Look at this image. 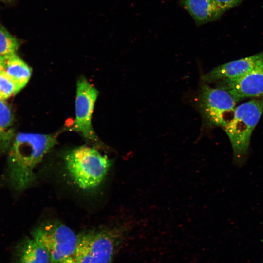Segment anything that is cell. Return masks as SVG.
<instances>
[{
    "mask_svg": "<svg viewBox=\"0 0 263 263\" xmlns=\"http://www.w3.org/2000/svg\"><path fill=\"white\" fill-rule=\"evenodd\" d=\"M57 135L18 133L7 150V177L11 187L23 191L33 183L37 167L56 143Z\"/></svg>",
    "mask_w": 263,
    "mask_h": 263,
    "instance_id": "1",
    "label": "cell"
},
{
    "mask_svg": "<svg viewBox=\"0 0 263 263\" xmlns=\"http://www.w3.org/2000/svg\"><path fill=\"white\" fill-rule=\"evenodd\" d=\"M66 169L75 184L84 190L95 189L103 182L112 163L109 157L96 148L77 147L64 156Z\"/></svg>",
    "mask_w": 263,
    "mask_h": 263,
    "instance_id": "2",
    "label": "cell"
},
{
    "mask_svg": "<svg viewBox=\"0 0 263 263\" xmlns=\"http://www.w3.org/2000/svg\"><path fill=\"white\" fill-rule=\"evenodd\" d=\"M128 229L88 230L77 235V242L73 256L78 263H112Z\"/></svg>",
    "mask_w": 263,
    "mask_h": 263,
    "instance_id": "3",
    "label": "cell"
},
{
    "mask_svg": "<svg viewBox=\"0 0 263 263\" xmlns=\"http://www.w3.org/2000/svg\"><path fill=\"white\" fill-rule=\"evenodd\" d=\"M263 101L253 99L235 108L232 119L223 129L227 134L233 151V161L238 165L246 161L251 136L262 113Z\"/></svg>",
    "mask_w": 263,
    "mask_h": 263,
    "instance_id": "4",
    "label": "cell"
},
{
    "mask_svg": "<svg viewBox=\"0 0 263 263\" xmlns=\"http://www.w3.org/2000/svg\"><path fill=\"white\" fill-rule=\"evenodd\" d=\"M195 102L204 125L208 128L225 127L233 117L236 107V102L228 92L204 82Z\"/></svg>",
    "mask_w": 263,
    "mask_h": 263,
    "instance_id": "5",
    "label": "cell"
},
{
    "mask_svg": "<svg viewBox=\"0 0 263 263\" xmlns=\"http://www.w3.org/2000/svg\"><path fill=\"white\" fill-rule=\"evenodd\" d=\"M31 237L46 250L51 263L73 257L77 242V235L57 220L42 222L32 230Z\"/></svg>",
    "mask_w": 263,
    "mask_h": 263,
    "instance_id": "6",
    "label": "cell"
},
{
    "mask_svg": "<svg viewBox=\"0 0 263 263\" xmlns=\"http://www.w3.org/2000/svg\"><path fill=\"white\" fill-rule=\"evenodd\" d=\"M98 94L95 87L85 78L77 81L75 117L71 129L79 133L89 142L100 145V141L92 124V115Z\"/></svg>",
    "mask_w": 263,
    "mask_h": 263,
    "instance_id": "7",
    "label": "cell"
},
{
    "mask_svg": "<svg viewBox=\"0 0 263 263\" xmlns=\"http://www.w3.org/2000/svg\"><path fill=\"white\" fill-rule=\"evenodd\" d=\"M263 64V52L230 61L216 67L202 76L206 83L234 81L240 78Z\"/></svg>",
    "mask_w": 263,
    "mask_h": 263,
    "instance_id": "8",
    "label": "cell"
},
{
    "mask_svg": "<svg viewBox=\"0 0 263 263\" xmlns=\"http://www.w3.org/2000/svg\"><path fill=\"white\" fill-rule=\"evenodd\" d=\"M228 92L235 101L263 94V64L240 78L217 82V87Z\"/></svg>",
    "mask_w": 263,
    "mask_h": 263,
    "instance_id": "9",
    "label": "cell"
},
{
    "mask_svg": "<svg viewBox=\"0 0 263 263\" xmlns=\"http://www.w3.org/2000/svg\"><path fill=\"white\" fill-rule=\"evenodd\" d=\"M12 253L11 263H51L46 250L31 237L18 242Z\"/></svg>",
    "mask_w": 263,
    "mask_h": 263,
    "instance_id": "10",
    "label": "cell"
},
{
    "mask_svg": "<svg viewBox=\"0 0 263 263\" xmlns=\"http://www.w3.org/2000/svg\"><path fill=\"white\" fill-rule=\"evenodd\" d=\"M180 4L197 26L216 21L225 13L214 0H181Z\"/></svg>",
    "mask_w": 263,
    "mask_h": 263,
    "instance_id": "11",
    "label": "cell"
},
{
    "mask_svg": "<svg viewBox=\"0 0 263 263\" xmlns=\"http://www.w3.org/2000/svg\"><path fill=\"white\" fill-rule=\"evenodd\" d=\"M3 71L14 82L19 92L30 80L31 68L16 53L3 58Z\"/></svg>",
    "mask_w": 263,
    "mask_h": 263,
    "instance_id": "12",
    "label": "cell"
},
{
    "mask_svg": "<svg viewBox=\"0 0 263 263\" xmlns=\"http://www.w3.org/2000/svg\"><path fill=\"white\" fill-rule=\"evenodd\" d=\"M16 134L11 110L5 101L0 100V154L7 151Z\"/></svg>",
    "mask_w": 263,
    "mask_h": 263,
    "instance_id": "13",
    "label": "cell"
},
{
    "mask_svg": "<svg viewBox=\"0 0 263 263\" xmlns=\"http://www.w3.org/2000/svg\"><path fill=\"white\" fill-rule=\"evenodd\" d=\"M19 46L18 40L0 25V58L16 54Z\"/></svg>",
    "mask_w": 263,
    "mask_h": 263,
    "instance_id": "14",
    "label": "cell"
},
{
    "mask_svg": "<svg viewBox=\"0 0 263 263\" xmlns=\"http://www.w3.org/2000/svg\"><path fill=\"white\" fill-rule=\"evenodd\" d=\"M19 92L12 80L3 70L0 72V100L5 101Z\"/></svg>",
    "mask_w": 263,
    "mask_h": 263,
    "instance_id": "15",
    "label": "cell"
},
{
    "mask_svg": "<svg viewBox=\"0 0 263 263\" xmlns=\"http://www.w3.org/2000/svg\"><path fill=\"white\" fill-rule=\"evenodd\" d=\"M218 5L225 12L236 7L244 0H214Z\"/></svg>",
    "mask_w": 263,
    "mask_h": 263,
    "instance_id": "16",
    "label": "cell"
},
{
    "mask_svg": "<svg viewBox=\"0 0 263 263\" xmlns=\"http://www.w3.org/2000/svg\"><path fill=\"white\" fill-rule=\"evenodd\" d=\"M60 263H78L73 257H70L62 261Z\"/></svg>",
    "mask_w": 263,
    "mask_h": 263,
    "instance_id": "17",
    "label": "cell"
},
{
    "mask_svg": "<svg viewBox=\"0 0 263 263\" xmlns=\"http://www.w3.org/2000/svg\"><path fill=\"white\" fill-rule=\"evenodd\" d=\"M13 0H0V2L4 4H10L13 2Z\"/></svg>",
    "mask_w": 263,
    "mask_h": 263,
    "instance_id": "18",
    "label": "cell"
},
{
    "mask_svg": "<svg viewBox=\"0 0 263 263\" xmlns=\"http://www.w3.org/2000/svg\"><path fill=\"white\" fill-rule=\"evenodd\" d=\"M3 70V58H0V72Z\"/></svg>",
    "mask_w": 263,
    "mask_h": 263,
    "instance_id": "19",
    "label": "cell"
},
{
    "mask_svg": "<svg viewBox=\"0 0 263 263\" xmlns=\"http://www.w3.org/2000/svg\"><path fill=\"white\" fill-rule=\"evenodd\" d=\"M263 263V261L262 262V263Z\"/></svg>",
    "mask_w": 263,
    "mask_h": 263,
    "instance_id": "20",
    "label": "cell"
}]
</instances>
